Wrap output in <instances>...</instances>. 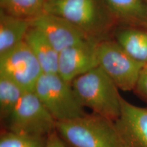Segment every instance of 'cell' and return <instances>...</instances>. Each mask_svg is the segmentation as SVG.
I'll use <instances>...</instances> for the list:
<instances>
[{
    "mask_svg": "<svg viewBox=\"0 0 147 147\" xmlns=\"http://www.w3.org/2000/svg\"><path fill=\"white\" fill-rule=\"evenodd\" d=\"M71 84L84 107L114 122L120 117L123 97L100 66L76 77Z\"/></svg>",
    "mask_w": 147,
    "mask_h": 147,
    "instance_id": "obj_1",
    "label": "cell"
},
{
    "mask_svg": "<svg viewBox=\"0 0 147 147\" xmlns=\"http://www.w3.org/2000/svg\"><path fill=\"white\" fill-rule=\"evenodd\" d=\"M56 130L71 147H126L115 123L95 113L57 122Z\"/></svg>",
    "mask_w": 147,
    "mask_h": 147,
    "instance_id": "obj_2",
    "label": "cell"
},
{
    "mask_svg": "<svg viewBox=\"0 0 147 147\" xmlns=\"http://www.w3.org/2000/svg\"><path fill=\"white\" fill-rule=\"evenodd\" d=\"M34 91L57 122L87 115L71 82L64 80L58 73H42Z\"/></svg>",
    "mask_w": 147,
    "mask_h": 147,
    "instance_id": "obj_3",
    "label": "cell"
},
{
    "mask_svg": "<svg viewBox=\"0 0 147 147\" xmlns=\"http://www.w3.org/2000/svg\"><path fill=\"white\" fill-rule=\"evenodd\" d=\"M8 131L47 138L57 131V121L34 91H26L7 120Z\"/></svg>",
    "mask_w": 147,
    "mask_h": 147,
    "instance_id": "obj_4",
    "label": "cell"
},
{
    "mask_svg": "<svg viewBox=\"0 0 147 147\" xmlns=\"http://www.w3.org/2000/svg\"><path fill=\"white\" fill-rule=\"evenodd\" d=\"M97 57L99 66L119 90L134 91L144 63L132 58L117 42L99 43Z\"/></svg>",
    "mask_w": 147,
    "mask_h": 147,
    "instance_id": "obj_5",
    "label": "cell"
},
{
    "mask_svg": "<svg viewBox=\"0 0 147 147\" xmlns=\"http://www.w3.org/2000/svg\"><path fill=\"white\" fill-rule=\"evenodd\" d=\"M42 73L40 63L25 40L0 55V75L10 78L25 91H34Z\"/></svg>",
    "mask_w": 147,
    "mask_h": 147,
    "instance_id": "obj_6",
    "label": "cell"
},
{
    "mask_svg": "<svg viewBox=\"0 0 147 147\" xmlns=\"http://www.w3.org/2000/svg\"><path fill=\"white\" fill-rule=\"evenodd\" d=\"M45 12L67 20L89 35L101 24L96 0H46Z\"/></svg>",
    "mask_w": 147,
    "mask_h": 147,
    "instance_id": "obj_7",
    "label": "cell"
},
{
    "mask_svg": "<svg viewBox=\"0 0 147 147\" xmlns=\"http://www.w3.org/2000/svg\"><path fill=\"white\" fill-rule=\"evenodd\" d=\"M98 44L89 38L59 52L58 74L64 80L71 81L99 66Z\"/></svg>",
    "mask_w": 147,
    "mask_h": 147,
    "instance_id": "obj_8",
    "label": "cell"
},
{
    "mask_svg": "<svg viewBox=\"0 0 147 147\" xmlns=\"http://www.w3.org/2000/svg\"><path fill=\"white\" fill-rule=\"evenodd\" d=\"M31 26L40 31L59 53L91 38L67 20L45 12L31 19Z\"/></svg>",
    "mask_w": 147,
    "mask_h": 147,
    "instance_id": "obj_9",
    "label": "cell"
},
{
    "mask_svg": "<svg viewBox=\"0 0 147 147\" xmlns=\"http://www.w3.org/2000/svg\"><path fill=\"white\" fill-rule=\"evenodd\" d=\"M115 123L126 147H147V108L123 97L121 115Z\"/></svg>",
    "mask_w": 147,
    "mask_h": 147,
    "instance_id": "obj_10",
    "label": "cell"
},
{
    "mask_svg": "<svg viewBox=\"0 0 147 147\" xmlns=\"http://www.w3.org/2000/svg\"><path fill=\"white\" fill-rule=\"evenodd\" d=\"M25 41L40 63L43 73H58L59 53L40 31L31 26Z\"/></svg>",
    "mask_w": 147,
    "mask_h": 147,
    "instance_id": "obj_11",
    "label": "cell"
},
{
    "mask_svg": "<svg viewBox=\"0 0 147 147\" xmlns=\"http://www.w3.org/2000/svg\"><path fill=\"white\" fill-rule=\"evenodd\" d=\"M31 27V19L16 17L0 12V55L25 40Z\"/></svg>",
    "mask_w": 147,
    "mask_h": 147,
    "instance_id": "obj_12",
    "label": "cell"
},
{
    "mask_svg": "<svg viewBox=\"0 0 147 147\" xmlns=\"http://www.w3.org/2000/svg\"><path fill=\"white\" fill-rule=\"evenodd\" d=\"M113 13L127 23L147 26V2L145 0H104Z\"/></svg>",
    "mask_w": 147,
    "mask_h": 147,
    "instance_id": "obj_13",
    "label": "cell"
},
{
    "mask_svg": "<svg viewBox=\"0 0 147 147\" xmlns=\"http://www.w3.org/2000/svg\"><path fill=\"white\" fill-rule=\"evenodd\" d=\"M117 42L134 59L144 64L147 63V31L123 29L117 33Z\"/></svg>",
    "mask_w": 147,
    "mask_h": 147,
    "instance_id": "obj_14",
    "label": "cell"
},
{
    "mask_svg": "<svg viewBox=\"0 0 147 147\" xmlns=\"http://www.w3.org/2000/svg\"><path fill=\"white\" fill-rule=\"evenodd\" d=\"M23 88L10 78L0 75V117L7 121L25 93Z\"/></svg>",
    "mask_w": 147,
    "mask_h": 147,
    "instance_id": "obj_15",
    "label": "cell"
},
{
    "mask_svg": "<svg viewBox=\"0 0 147 147\" xmlns=\"http://www.w3.org/2000/svg\"><path fill=\"white\" fill-rule=\"evenodd\" d=\"M46 0H0L1 10L16 17L32 19L45 12Z\"/></svg>",
    "mask_w": 147,
    "mask_h": 147,
    "instance_id": "obj_16",
    "label": "cell"
},
{
    "mask_svg": "<svg viewBox=\"0 0 147 147\" xmlns=\"http://www.w3.org/2000/svg\"><path fill=\"white\" fill-rule=\"evenodd\" d=\"M47 138L30 136L7 131L1 134L0 147H46Z\"/></svg>",
    "mask_w": 147,
    "mask_h": 147,
    "instance_id": "obj_17",
    "label": "cell"
},
{
    "mask_svg": "<svg viewBox=\"0 0 147 147\" xmlns=\"http://www.w3.org/2000/svg\"><path fill=\"white\" fill-rule=\"evenodd\" d=\"M134 91L147 102V63L143 65Z\"/></svg>",
    "mask_w": 147,
    "mask_h": 147,
    "instance_id": "obj_18",
    "label": "cell"
},
{
    "mask_svg": "<svg viewBox=\"0 0 147 147\" xmlns=\"http://www.w3.org/2000/svg\"><path fill=\"white\" fill-rule=\"evenodd\" d=\"M46 147H66L57 131L53 132L47 138Z\"/></svg>",
    "mask_w": 147,
    "mask_h": 147,
    "instance_id": "obj_19",
    "label": "cell"
},
{
    "mask_svg": "<svg viewBox=\"0 0 147 147\" xmlns=\"http://www.w3.org/2000/svg\"><path fill=\"white\" fill-rule=\"evenodd\" d=\"M145 1H146V2H147V0H145Z\"/></svg>",
    "mask_w": 147,
    "mask_h": 147,
    "instance_id": "obj_20",
    "label": "cell"
}]
</instances>
